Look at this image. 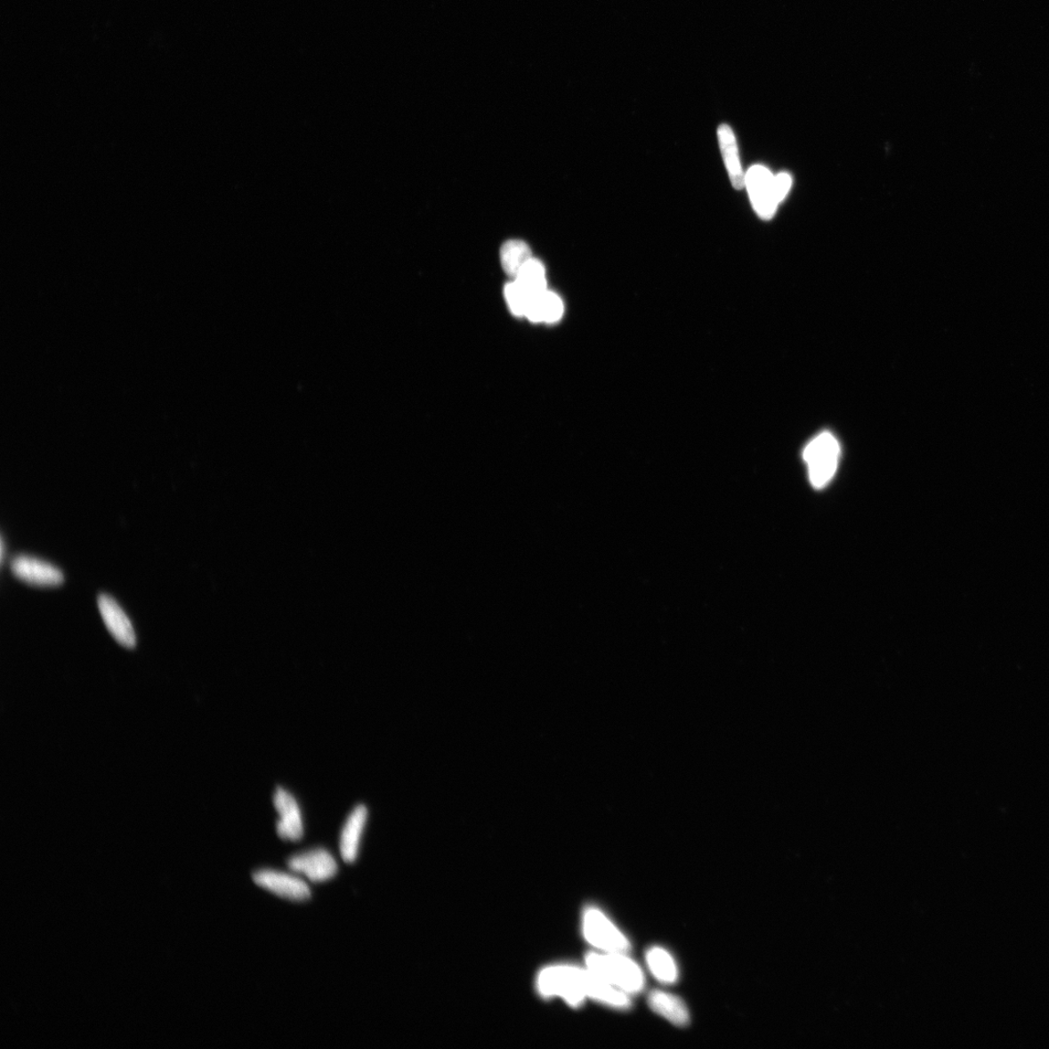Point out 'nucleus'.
Segmentation results:
<instances>
[{
	"mask_svg": "<svg viewBox=\"0 0 1049 1049\" xmlns=\"http://www.w3.org/2000/svg\"><path fill=\"white\" fill-rule=\"evenodd\" d=\"M717 134L730 182L735 189H743L746 186V174L739 161L736 136L727 125H720Z\"/></svg>",
	"mask_w": 1049,
	"mask_h": 1049,
	"instance_id": "nucleus-12",
	"label": "nucleus"
},
{
	"mask_svg": "<svg viewBox=\"0 0 1049 1049\" xmlns=\"http://www.w3.org/2000/svg\"><path fill=\"white\" fill-rule=\"evenodd\" d=\"M504 295L508 306L516 316H525L529 301L534 296L525 291L516 281L505 286Z\"/></svg>",
	"mask_w": 1049,
	"mask_h": 1049,
	"instance_id": "nucleus-18",
	"label": "nucleus"
},
{
	"mask_svg": "<svg viewBox=\"0 0 1049 1049\" xmlns=\"http://www.w3.org/2000/svg\"><path fill=\"white\" fill-rule=\"evenodd\" d=\"M792 187V177L787 173L775 175V190L779 203L781 204L787 197Z\"/></svg>",
	"mask_w": 1049,
	"mask_h": 1049,
	"instance_id": "nucleus-19",
	"label": "nucleus"
},
{
	"mask_svg": "<svg viewBox=\"0 0 1049 1049\" xmlns=\"http://www.w3.org/2000/svg\"><path fill=\"white\" fill-rule=\"evenodd\" d=\"M253 881L268 892L295 902H303L311 897L309 884L290 874L262 870L253 875Z\"/></svg>",
	"mask_w": 1049,
	"mask_h": 1049,
	"instance_id": "nucleus-7",
	"label": "nucleus"
},
{
	"mask_svg": "<svg viewBox=\"0 0 1049 1049\" xmlns=\"http://www.w3.org/2000/svg\"><path fill=\"white\" fill-rule=\"evenodd\" d=\"M537 987L548 997H560L572 1006L585 1001V970L571 966H554L540 972Z\"/></svg>",
	"mask_w": 1049,
	"mask_h": 1049,
	"instance_id": "nucleus-3",
	"label": "nucleus"
},
{
	"mask_svg": "<svg viewBox=\"0 0 1049 1049\" xmlns=\"http://www.w3.org/2000/svg\"><path fill=\"white\" fill-rule=\"evenodd\" d=\"M12 570L17 578L29 585L54 587L63 582L62 572L58 568L34 557L17 556L12 561Z\"/></svg>",
	"mask_w": 1049,
	"mask_h": 1049,
	"instance_id": "nucleus-9",
	"label": "nucleus"
},
{
	"mask_svg": "<svg viewBox=\"0 0 1049 1049\" xmlns=\"http://www.w3.org/2000/svg\"><path fill=\"white\" fill-rule=\"evenodd\" d=\"M98 603L106 627L115 640L125 648L133 649L136 644L133 627L118 603L108 595H101Z\"/></svg>",
	"mask_w": 1049,
	"mask_h": 1049,
	"instance_id": "nucleus-10",
	"label": "nucleus"
},
{
	"mask_svg": "<svg viewBox=\"0 0 1049 1049\" xmlns=\"http://www.w3.org/2000/svg\"><path fill=\"white\" fill-rule=\"evenodd\" d=\"M587 969L626 992L635 994L644 988V976L641 968L624 953L590 952L586 956Z\"/></svg>",
	"mask_w": 1049,
	"mask_h": 1049,
	"instance_id": "nucleus-1",
	"label": "nucleus"
},
{
	"mask_svg": "<svg viewBox=\"0 0 1049 1049\" xmlns=\"http://www.w3.org/2000/svg\"><path fill=\"white\" fill-rule=\"evenodd\" d=\"M840 453L839 441L827 432L814 438L804 448L803 457L814 488L821 489L832 480L838 469Z\"/></svg>",
	"mask_w": 1049,
	"mask_h": 1049,
	"instance_id": "nucleus-2",
	"label": "nucleus"
},
{
	"mask_svg": "<svg viewBox=\"0 0 1049 1049\" xmlns=\"http://www.w3.org/2000/svg\"><path fill=\"white\" fill-rule=\"evenodd\" d=\"M564 313V303L560 296L553 292L545 291L534 295L528 305L525 316L529 321L553 324L558 322Z\"/></svg>",
	"mask_w": 1049,
	"mask_h": 1049,
	"instance_id": "nucleus-13",
	"label": "nucleus"
},
{
	"mask_svg": "<svg viewBox=\"0 0 1049 1049\" xmlns=\"http://www.w3.org/2000/svg\"><path fill=\"white\" fill-rule=\"evenodd\" d=\"M515 281L529 295H537L546 291V277L544 264L536 259L529 260L519 271Z\"/></svg>",
	"mask_w": 1049,
	"mask_h": 1049,
	"instance_id": "nucleus-17",
	"label": "nucleus"
},
{
	"mask_svg": "<svg viewBox=\"0 0 1049 1049\" xmlns=\"http://www.w3.org/2000/svg\"><path fill=\"white\" fill-rule=\"evenodd\" d=\"M367 818L366 805L359 804L350 812L344 822L339 839V851L347 864H352L357 860Z\"/></svg>",
	"mask_w": 1049,
	"mask_h": 1049,
	"instance_id": "nucleus-11",
	"label": "nucleus"
},
{
	"mask_svg": "<svg viewBox=\"0 0 1049 1049\" xmlns=\"http://www.w3.org/2000/svg\"><path fill=\"white\" fill-rule=\"evenodd\" d=\"M2 545V561H4V540H2V545Z\"/></svg>",
	"mask_w": 1049,
	"mask_h": 1049,
	"instance_id": "nucleus-20",
	"label": "nucleus"
},
{
	"mask_svg": "<svg viewBox=\"0 0 1049 1049\" xmlns=\"http://www.w3.org/2000/svg\"><path fill=\"white\" fill-rule=\"evenodd\" d=\"M649 1004L653 1012L676 1026H686L690 1021L685 1004L672 994L652 991L649 996Z\"/></svg>",
	"mask_w": 1049,
	"mask_h": 1049,
	"instance_id": "nucleus-14",
	"label": "nucleus"
},
{
	"mask_svg": "<svg viewBox=\"0 0 1049 1049\" xmlns=\"http://www.w3.org/2000/svg\"><path fill=\"white\" fill-rule=\"evenodd\" d=\"M290 870L303 875L313 883H323L333 878L338 871L334 856L324 849H316L295 855L288 861Z\"/></svg>",
	"mask_w": 1049,
	"mask_h": 1049,
	"instance_id": "nucleus-8",
	"label": "nucleus"
},
{
	"mask_svg": "<svg viewBox=\"0 0 1049 1049\" xmlns=\"http://www.w3.org/2000/svg\"><path fill=\"white\" fill-rule=\"evenodd\" d=\"M646 961L653 976L665 984H673L677 980L678 971L676 964L670 953L661 948H653L646 955Z\"/></svg>",
	"mask_w": 1049,
	"mask_h": 1049,
	"instance_id": "nucleus-16",
	"label": "nucleus"
},
{
	"mask_svg": "<svg viewBox=\"0 0 1049 1049\" xmlns=\"http://www.w3.org/2000/svg\"><path fill=\"white\" fill-rule=\"evenodd\" d=\"M273 804L279 820L277 832L285 841L299 842L303 835V818L298 801L284 788H278L273 795Z\"/></svg>",
	"mask_w": 1049,
	"mask_h": 1049,
	"instance_id": "nucleus-6",
	"label": "nucleus"
},
{
	"mask_svg": "<svg viewBox=\"0 0 1049 1049\" xmlns=\"http://www.w3.org/2000/svg\"><path fill=\"white\" fill-rule=\"evenodd\" d=\"M583 934L593 947L609 953H626L629 940L601 910L590 908L583 916Z\"/></svg>",
	"mask_w": 1049,
	"mask_h": 1049,
	"instance_id": "nucleus-4",
	"label": "nucleus"
},
{
	"mask_svg": "<svg viewBox=\"0 0 1049 1049\" xmlns=\"http://www.w3.org/2000/svg\"><path fill=\"white\" fill-rule=\"evenodd\" d=\"M531 259V249L521 240L507 241L501 249L502 266L504 271L514 278Z\"/></svg>",
	"mask_w": 1049,
	"mask_h": 1049,
	"instance_id": "nucleus-15",
	"label": "nucleus"
},
{
	"mask_svg": "<svg viewBox=\"0 0 1049 1049\" xmlns=\"http://www.w3.org/2000/svg\"><path fill=\"white\" fill-rule=\"evenodd\" d=\"M746 187L757 214L762 219H771L779 205L775 190V175L765 166H752L746 174Z\"/></svg>",
	"mask_w": 1049,
	"mask_h": 1049,
	"instance_id": "nucleus-5",
	"label": "nucleus"
}]
</instances>
